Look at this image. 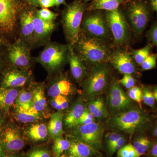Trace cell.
<instances>
[{
    "mask_svg": "<svg viewBox=\"0 0 157 157\" xmlns=\"http://www.w3.org/2000/svg\"><path fill=\"white\" fill-rule=\"evenodd\" d=\"M73 48L82 61L94 66L107 63L112 51L107 42L85 33L80 34Z\"/></svg>",
    "mask_w": 157,
    "mask_h": 157,
    "instance_id": "1",
    "label": "cell"
},
{
    "mask_svg": "<svg viewBox=\"0 0 157 157\" xmlns=\"http://www.w3.org/2000/svg\"><path fill=\"white\" fill-rule=\"evenodd\" d=\"M120 8L132 31L140 36L148 25L154 12L149 0H126Z\"/></svg>",
    "mask_w": 157,
    "mask_h": 157,
    "instance_id": "2",
    "label": "cell"
},
{
    "mask_svg": "<svg viewBox=\"0 0 157 157\" xmlns=\"http://www.w3.org/2000/svg\"><path fill=\"white\" fill-rule=\"evenodd\" d=\"M87 5L83 0H74L67 6L63 16V24L69 45L74 47L80 35L83 15Z\"/></svg>",
    "mask_w": 157,
    "mask_h": 157,
    "instance_id": "3",
    "label": "cell"
},
{
    "mask_svg": "<svg viewBox=\"0 0 157 157\" xmlns=\"http://www.w3.org/2000/svg\"><path fill=\"white\" fill-rule=\"evenodd\" d=\"M150 123V120L146 113L134 109L113 116L109 124L112 129L133 134L146 129Z\"/></svg>",
    "mask_w": 157,
    "mask_h": 157,
    "instance_id": "4",
    "label": "cell"
},
{
    "mask_svg": "<svg viewBox=\"0 0 157 157\" xmlns=\"http://www.w3.org/2000/svg\"><path fill=\"white\" fill-rule=\"evenodd\" d=\"M105 16L115 45L121 46L128 44L132 29L120 7L113 11H105Z\"/></svg>",
    "mask_w": 157,
    "mask_h": 157,
    "instance_id": "5",
    "label": "cell"
},
{
    "mask_svg": "<svg viewBox=\"0 0 157 157\" xmlns=\"http://www.w3.org/2000/svg\"><path fill=\"white\" fill-rule=\"evenodd\" d=\"M105 12L103 10L87 11L82 24L85 33L107 42L111 34L105 18Z\"/></svg>",
    "mask_w": 157,
    "mask_h": 157,
    "instance_id": "6",
    "label": "cell"
},
{
    "mask_svg": "<svg viewBox=\"0 0 157 157\" xmlns=\"http://www.w3.org/2000/svg\"><path fill=\"white\" fill-rule=\"evenodd\" d=\"M109 76L107 63L94 66L85 84V92L88 98L93 99L103 92L107 87Z\"/></svg>",
    "mask_w": 157,
    "mask_h": 157,
    "instance_id": "7",
    "label": "cell"
},
{
    "mask_svg": "<svg viewBox=\"0 0 157 157\" xmlns=\"http://www.w3.org/2000/svg\"><path fill=\"white\" fill-rule=\"evenodd\" d=\"M69 45L56 43L47 45L37 59L40 63L51 70L60 67L69 59Z\"/></svg>",
    "mask_w": 157,
    "mask_h": 157,
    "instance_id": "8",
    "label": "cell"
},
{
    "mask_svg": "<svg viewBox=\"0 0 157 157\" xmlns=\"http://www.w3.org/2000/svg\"><path fill=\"white\" fill-rule=\"evenodd\" d=\"M20 9L19 0H0V33L9 34L14 31Z\"/></svg>",
    "mask_w": 157,
    "mask_h": 157,
    "instance_id": "9",
    "label": "cell"
},
{
    "mask_svg": "<svg viewBox=\"0 0 157 157\" xmlns=\"http://www.w3.org/2000/svg\"><path fill=\"white\" fill-rule=\"evenodd\" d=\"M74 134L81 142L86 144L94 149L101 147L104 130L100 124L95 122L78 126Z\"/></svg>",
    "mask_w": 157,
    "mask_h": 157,
    "instance_id": "10",
    "label": "cell"
},
{
    "mask_svg": "<svg viewBox=\"0 0 157 157\" xmlns=\"http://www.w3.org/2000/svg\"><path fill=\"white\" fill-rule=\"evenodd\" d=\"M108 62L118 72L124 75H132L136 71L135 63L131 52L125 50L117 49L112 52Z\"/></svg>",
    "mask_w": 157,
    "mask_h": 157,
    "instance_id": "11",
    "label": "cell"
},
{
    "mask_svg": "<svg viewBox=\"0 0 157 157\" xmlns=\"http://www.w3.org/2000/svg\"><path fill=\"white\" fill-rule=\"evenodd\" d=\"M3 148L9 152H14L22 149L24 142L17 129L12 126L6 125L0 131Z\"/></svg>",
    "mask_w": 157,
    "mask_h": 157,
    "instance_id": "12",
    "label": "cell"
},
{
    "mask_svg": "<svg viewBox=\"0 0 157 157\" xmlns=\"http://www.w3.org/2000/svg\"><path fill=\"white\" fill-rule=\"evenodd\" d=\"M109 105L113 110L121 111L128 108L132 104L131 99L126 94L118 82H112L109 90Z\"/></svg>",
    "mask_w": 157,
    "mask_h": 157,
    "instance_id": "13",
    "label": "cell"
},
{
    "mask_svg": "<svg viewBox=\"0 0 157 157\" xmlns=\"http://www.w3.org/2000/svg\"><path fill=\"white\" fill-rule=\"evenodd\" d=\"M8 57L11 63L17 67H27L30 63L28 48L21 42H17L9 47Z\"/></svg>",
    "mask_w": 157,
    "mask_h": 157,
    "instance_id": "14",
    "label": "cell"
},
{
    "mask_svg": "<svg viewBox=\"0 0 157 157\" xmlns=\"http://www.w3.org/2000/svg\"><path fill=\"white\" fill-rule=\"evenodd\" d=\"M27 81V77L22 72L16 69H10L3 74L0 86L17 88L25 85Z\"/></svg>",
    "mask_w": 157,
    "mask_h": 157,
    "instance_id": "15",
    "label": "cell"
},
{
    "mask_svg": "<svg viewBox=\"0 0 157 157\" xmlns=\"http://www.w3.org/2000/svg\"><path fill=\"white\" fill-rule=\"evenodd\" d=\"M69 45V60L71 74L76 80H81L85 74L86 69L83 62L76 53L74 48Z\"/></svg>",
    "mask_w": 157,
    "mask_h": 157,
    "instance_id": "16",
    "label": "cell"
},
{
    "mask_svg": "<svg viewBox=\"0 0 157 157\" xmlns=\"http://www.w3.org/2000/svg\"><path fill=\"white\" fill-rule=\"evenodd\" d=\"M18 94L17 88L0 86V111L9 112L14 105Z\"/></svg>",
    "mask_w": 157,
    "mask_h": 157,
    "instance_id": "17",
    "label": "cell"
},
{
    "mask_svg": "<svg viewBox=\"0 0 157 157\" xmlns=\"http://www.w3.org/2000/svg\"><path fill=\"white\" fill-rule=\"evenodd\" d=\"M33 21L34 35L39 39H43L48 36L55 28V24L53 21L43 20L34 14Z\"/></svg>",
    "mask_w": 157,
    "mask_h": 157,
    "instance_id": "18",
    "label": "cell"
},
{
    "mask_svg": "<svg viewBox=\"0 0 157 157\" xmlns=\"http://www.w3.org/2000/svg\"><path fill=\"white\" fill-rule=\"evenodd\" d=\"M126 0H93L88 5L86 11H111L118 9Z\"/></svg>",
    "mask_w": 157,
    "mask_h": 157,
    "instance_id": "19",
    "label": "cell"
},
{
    "mask_svg": "<svg viewBox=\"0 0 157 157\" xmlns=\"http://www.w3.org/2000/svg\"><path fill=\"white\" fill-rule=\"evenodd\" d=\"M14 116L17 121L24 123L33 122L40 118V113L33 107L24 109L15 105Z\"/></svg>",
    "mask_w": 157,
    "mask_h": 157,
    "instance_id": "20",
    "label": "cell"
},
{
    "mask_svg": "<svg viewBox=\"0 0 157 157\" xmlns=\"http://www.w3.org/2000/svg\"><path fill=\"white\" fill-rule=\"evenodd\" d=\"M33 14L30 11H25L23 12L21 16V33L27 39H30L34 35Z\"/></svg>",
    "mask_w": 157,
    "mask_h": 157,
    "instance_id": "21",
    "label": "cell"
},
{
    "mask_svg": "<svg viewBox=\"0 0 157 157\" xmlns=\"http://www.w3.org/2000/svg\"><path fill=\"white\" fill-rule=\"evenodd\" d=\"M63 113H55L52 114L48 127V130L51 136L55 138L63 135Z\"/></svg>",
    "mask_w": 157,
    "mask_h": 157,
    "instance_id": "22",
    "label": "cell"
},
{
    "mask_svg": "<svg viewBox=\"0 0 157 157\" xmlns=\"http://www.w3.org/2000/svg\"><path fill=\"white\" fill-rule=\"evenodd\" d=\"M72 85L70 81L62 79L55 82L48 90V95L55 98L59 95L67 96L72 90Z\"/></svg>",
    "mask_w": 157,
    "mask_h": 157,
    "instance_id": "23",
    "label": "cell"
},
{
    "mask_svg": "<svg viewBox=\"0 0 157 157\" xmlns=\"http://www.w3.org/2000/svg\"><path fill=\"white\" fill-rule=\"evenodd\" d=\"M85 107L81 102L76 103L68 113L65 118V124L68 128L76 126L77 122L84 112Z\"/></svg>",
    "mask_w": 157,
    "mask_h": 157,
    "instance_id": "24",
    "label": "cell"
},
{
    "mask_svg": "<svg viewBox=\"0 0 157 157\" xmlns=\"http://www.w3.org/2000/svg\"><path fill=\"white\" fill-rule=\"evenodd\" d=\"M68 150L70 155L75 157H90L94 152L92 147L80 141L71 143Z\"/></svg>",
    "mask_w": 157,
    "mask_h": 157,
    "instance_id": "25",
    "label": "cell"
},
{
    "mask_svg": "<svg viewBox=\"0 0 157 157\" xmlns=\"http://www.w3.org/2000/svg\"><path fill=\"white\" fill-rule=\"evenodd\" d=\"M88 109L95 118H104L107 116V109L102 98H98L90 102Z\"/></svg>",
    "mask_w": 157,
    "mask_h": 157,
    "instance_id": "26",
    "label": "cell"
},
{
    "mask_svg": "<svg viewBox=\"0 0 157 157\" xmlns=\"http://www.w3.org/2000/svg\"><path fill=\"white\" fill-rule=\"evenodd\" d=\"M48 128L43 124L33 125L29 128L27 134L29 137L34 141H42L45 140L48 135Z\"/></svg>",
    "mask_w": 157,
    "mask_h": 157,
    "instance_id": "27",
    "label": "cell"
},
{
    "mask_svg": "<svg viewBox=\"0 0 157 157\" xmlns=\"http://www.w3.org/2000/svg\"><path fill=\"white\" fill-rule=\"evenodd\" d=\"M33 107L38 112L43 111L47 106V101L42 86L37 87L33 92Z\"/></svg>",
    "mask_w": 157,
    "mask_h": 157,
    "instance_id": "28",
    "label": "cell"
},
{
    "mask_svg": "<svg viewBox=\"0 0 157 157\" xmlns=\"http://www.w3.org/2000/svg\"><path fill=\"white\" fill-rule=\"evenodd\" d=\"M33 92L23 90L19 93L14 105L24 109H28L33 107Z\"/></svg>",
    "mask_w": 157,
    "mask_h": 157,
    "instance_id": "29",
    "label": "cell"
},
{
    "mask_svg": "<svg viewBox=\"0 0 157 157\" xmlns=\"http://www.w3.org/2000/svg\"><path fill=\"white\" fill-rule=\"evenodd\" d=\"M151 44H148L143 48L136 50H132L131 52L132 57L134 61L137 64L140 65L151 54L152 45Z\"/></svg>",
    "mask_w": 157,
    "mask_h": 157,
    "instance_id": "30",
    "label": "cell"
},
{
    "mask_svg": "<svg viewBox=\"0 0 157 157\" xmlns=\"http://www.w3.org/2000/svg\"><path fill=\"white\" fill-rule=\"evenodd\" d=\"M71 143L67 139L58 137L55 138L53 147V151L55 157H59L64 151L70 147Z\"/></svg>",
    "mask_w": 157,
    "mask_h": 157,
    "instance_id": "31",
    "label": "cell"
},
{
    "mask_svg": "<svg viewBox=\"0 0 157 157\" xmlns=\"http://www.w3.org/2000/svg\"><path fill=\"white\" fill-rule=\"evenodd\" d=\"M151 145V141L146 137H138L135 140L133 144L140 156L145 154L148 150Z\"/></svg>",
    "mask_w": 157,
    "mask_h": 157,
    "instance_id": "32",
    "label": "cell"
},
{
    "mask_svg": "<svg viewBox=\"0 0 157 157\" xmlns=\"http://www.w3.org/2000/svg\"><path fill=\"white\" fill-rule=\"evenodd\" d=\"M133 144L130 143L117 151V157H140Z\"/></svg>",
    "mask_w": 157,
    "mask_h": 157,
    "instance_id": "33",
    "label": "cell"
},
{
    "mask_svg": "<svg viewBox=\"0 0 157 157\" xmlns=\"http://www.w3.org/2000/svg\"><path fill=\"white\" fill-rule=\"evenodd\" d=\"M51 105L57 110H63L68 107V100L66 96L59 95L53 98L51 101Z\"/></svg>",
    "mask_w": 157,
    "mask_h": 157,
    "instance_id": "34",
    "label": "cell"
},
{
    "mask_svg": "<svg viewBox=\"0 0 157 157\" xmlns=\"http://www.w3.org/2000/svg\"><path fill=\"white\" fill-rule=\"evenodd\" d=\"M142 90V101L149 107L154 106L155 100L153 92L149 87H144Z\"/></svg>",
    "mask_w": 157,
    "mask_h": 157,
    "instance_id": "35",
    "label": "cell"
},
{
    "mask_svg": "<svg viewBox=\"0 0 157 157\" xmlns=\"http://www.w3.org/2000/svg\"><path fill=\"white\" fill-rule=\"evenodd\" d=\"M157 54H151L143 63L140 65L143 70H149L154 69L156 67Z\"/></svg>",
    "mask_w": 157,
    "mask_h": 157,
    "instance_id": "36",
    "label": "cell"
},
{
    "mask_svg": "<svg viewBox=\"0 0 157 157\" xmlns=\"http://www.w3.org/2000/svg\"><path fill=\"white\" fill-rule=\"evenodd\" d=\"M36 15L40 19L46 21H53L57 16V14L46 8H43L37 11Z\"/></svg>",
    "mask_w": 157,
    "mask_h": 157,
    "instance_id": "37",
    "label": "cell"
},
{
    "mask_svg": "<svg viewBox=\"0 0 157 157\" xmlns=\"http://www.w3.org/2000/svg\"><path fill=\"white\" fill-rule=\"evenodd\" d=\"M128 96L129 98L134 100L141 106V102L142 101V90L138 86H134L129 89Z\"/></svg>",
    "mask_w": 157,
    "mask_h": 157,
    "instance_id": "38",
    "label": "cell"
},
{
    "mask_svg": "<svg viewBox=\"0 0 157 157\" xmlns=\"http://www.w3.org/2000/svg\"><path fill=\"white\" fill-rule=\"evenodd\" d=\"M95 122V117L88 109H85L82 115L77 122L76 126L88 124Z\"/></svg>",
    "mask_w": 157,
    "mask_h": 157,
    "instance_id": "39",
    "label": "cell"
},
{
    "mask_svg": "<svg viewBox=\"0 0 157 157\" xmlns=\"http://www.w3.org/2000/svg\"><path fill=\"white\" fill-rule=\"evenodd\" d=\"M147 37L152 45L157 48V21H155L147 33Z\"/></svg>",
    "mask_w": 157,
    "mask_h": 157,
    "instance_id": "40",
    "label": "cell"
},
{
    "mask_svg": "<svg viewBox=\"0 0 157 157\" xmlns=\"http://www.w3.org/2000/svg\"><path fill=\"white\" fill-rule=\"evenodd\" d=\"M119 83L128 89H130L135 85V79L131 74H124L123 77L119 81Z\"/></svg>",
    "mask_w": 157,
    "mask_h": 157,
    "instance_id": "41",
    "label": "cell"
},
{
    "mask_svg": "<svg viewBox=\"0 0 157 157\" xmlns=\"http://www.w3.org/2000/svg\"><path fill=\"white\" fill-rule=\"evenodd\" d=\"M122 137L121 135L116 132L108 133L106 135V142L108 148H109L117 140Z\"/></svg>",
    "mask_w": 157,
    "mask_h": 157,
    "instance_id": "42",
    "label": "cell"
},
{
    "mask_svg": "<svg viewBox=\"0 0 157 157\" xmlns=\"http://www.w3.org/2000/svg\"><path fill=\"white\" fill-rule=\"evenodd\" d=\"M125 142V139L122 136L118 140H117L112 146L108 148L110 154H113L116 151H118L120 149L124 146Z\"/></svg>",
    "mask_w": 157,
    "mask_h": 157,
    "instance_id": "43",
    "label": "cell"
},
{
    "mask_svg": "<svg viewBox=\"0 0 157 157\" xmlns=\"http://www.w3.org/2000/svg\"><path fill=\"white\" fill-rule=\"evenodd\" d=\"M28 157H50L49 153L45 150L36 149L29 154Z\"/></svg>",
    "mask_w": 157,
    "mask_h": 157,
    "instance_id": "44",
    "label": "cell"
},
{
    "mask_svg": "<svg viewBox=\"0 0 157 157\" xmlns=\"http://www.w3.org/2000/svg\"><path fill=\"white\" fill-rule=\"evenodd\" d=\"M39 6L43 8H50L56 5L55 0H39Z\"/></svg>",
    "mask_w": 157,
    "mask_h": 157,
    "instance_id": "45",
    "label": "cell"
},
{
    "mask_svg": "<svg viewBox=\"0 0 157 157\" xmlns=\"http://www.w3.org/2000/svg\"><path fill=\"white\" fill-rule=\"evenodd\" d=\"M151 6L154 12H155L157 18V0H149Z\"/></svg>",
    "mask_w": 157,
    "mask_h": 157,
    "instance_id": "46",
    "label": "cell"
},
{
    "mask_svg": "<svg viewBox=\"0 0 157 157\" xmlns=\"http://www.w3.org/2000/svg\"><path fill=\"white\" fill-rule=\"evenodd\" d=\"M151 154L154 157H157V143L155 144L152 147Z\"/></svg>",
    "mask_w": 157,
    "mask_h": 157,
    "instance_id": "47",
    "label": "cell"
},
{
    "mask_svg": "<svg viewBox=\"0 0 157 157\" xmlns=\"http://www.w3.org/2000/svg\"><path fill=\"white\" fill-rule=\"evenodd\" d=\"M26 1H27L28 2L33 6H39V0H26Z\"/></svg>",
    "mask_w": 157,
    "mask_h": 157,
    "instance_id": "48",
    "label": "cell"
},
{
    "mask_svg": "<svg viewBox=\"0 0 157 157\" xmlns=\"http://www.w3.org/2000/svg\"><path fill=\"white\" fill-rule=\"evenodd\" d=\"M56 2V5L57 6H60V5H62V4H66V2H65V0H55Z\"/></svg>",
    "mask_w": 157,
    "mask_h": 157,
    "instance_id": "49",
    "label": "cell"
},
{
    "mask_svg": "<svg viewBox=\"0 0 157 157\" xmlns=\"http://www.w3.org/2000/svg\"><path fill=\"white\" fill-rule=\"evenodd\" d=\"M3 146L2 144V140L0 136V157H3Z\"/></svg>",
    "mask_w": 157,
    "mask_h": 157,
    "instance_id": "50",
    "label": "cell"
},
{
    "mask_svg": "<svg viewBox=\"0 0 157 157\" xmlns=\"http://www.w3.org/2000/svg\"><path fill=\"white\" fill-rule=\"evenodd\" d=\"M153 92L155 100V101H156L157 102V86L154 87Z\"/></svg>",
    "mask_w": 157,
    "mask_h": 157,
    "instance_id": "51",
    "label": "cell"
},
{
    "mask_svg": "<svg viewBox=\"0 0 157 157\" xmlns=\"http://www.w3.org/2000/svg\"><path fill=\"white\" fill-rule=\"evenodd\" d=\"M153 134L155 137H157V125L155 127L154 129Z\"/></svg>",
    "mask_w": 157,
    "mask_h": 157,
    "instance_id": "52",
    "label": "cell"
},
{
    "mask_svg": "<svg viewBox=\"0 0 157 157\" xmlns=\"http://www.w3.org/2000/svg\"><path fill=\"white\" fill-rule=\"evenodd\" d=\"M3 121V116L2 115V113L1 112V111H0V125L2 124V122Z\"/></svg>",
    "mask_w": 157,
    "mask_h": 157,
    "instance_id": "53",
    "label": "cell"
},
{
    "mask_svg": "<svg viewBox=\"0 0 157 157\" xmlns=\"http://www.w3.org/2000/svg\"><path fill=\"white\" fill-rule=\"evenodd\" d=\"M3 157H17L15 155H7L4 156Z\"/></svg>",
    "mask_w": 157,
    "mask_h": 157,
    "instance_id": "54",
    "label": "cell"
},
{
    "mask_svg": "<svg viewBox=\"0 0 157 157\" xmlns=\"http://www.w3.org/2000/svg\"><path fill=\"white\" fill-rule=\"evenodd\" d=\"M4 43V42H3L2 39H1V38H0V45H2Z\"/></svg>",
    "mask_w": 157,
    "mask_h": 157,
    "instance_id": "55",
    "label": "cell"
},
{
    "mask_svg": "<svg viewBox=\"0 0 157 157\" xmlns=\"http://www.w3.org/2000/svg\"><path fill=\"white\" fill-rule=\"evenodd\" d=\"M90 1H93V0H83V1H84L85 3H87V2H90Z\"/></svg>",
    "mask_w": 157,
    "mask_h": 157,
    "instance_id": "56",
    "label": "cell"
},
{
    "mask_svg": "<svg viewBox=\"0 0 157 157\" xmlns=\"http://www.w3.org/2000/svg\"><path fill=\"white\" fill-rule=\"evenodd\" d=\"M75 157L73 156V155H70V156H66V157Z\"/></svg>",
    "mask_w": 157,
    "mask_h": 157,
    "instance_id": "57",
    "label": "cell"
},
{
    "mask_svg": "<svg viewBox=\"0 0 157 157\" xmlns=\"http://www.w3.org/2000/svg\"><path fill=\"white\" fill-rule=\"evenodd\" d=\"M1 58H0V66H1Z\"/></svg>",
    "mask_w": 157,
    "mask_h": 157,
    "instance_id": "58",
    "label": "cell"
}]
</instances>
